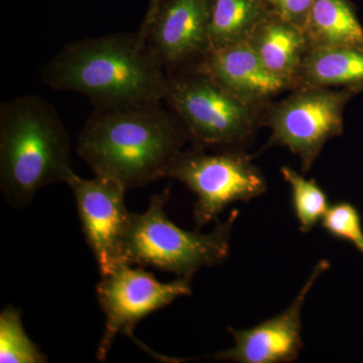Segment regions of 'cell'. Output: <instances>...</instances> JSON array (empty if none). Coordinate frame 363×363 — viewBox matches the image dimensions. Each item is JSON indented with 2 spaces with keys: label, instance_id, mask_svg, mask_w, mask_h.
<instances>
[{
  "label": "cell",
  "instance_id": "6da1fadb",
  "mask_svg": "<svg viewBox=\"0 0 363 363\" xmlns=\"http://www.w3.org/2000/svg\"><path fill=\"white\" fill-rule=\"evenodd\" d=\"M188 143L162 100L94 108L77 140V152L95 175L126 190L166 178Z\"/></svg>",
  "mask_w": 363,
  "mask_h": 363
},
{
  "label": "cell",
  "instance_id": "7a4b0ae2",
  "mask_svg": "<svg viewBox=\"0 0 363 363\" xmlns=\"http://www.w3.org/2000/svg\"><path fill=\"white\" fill-rule=\"evenodd\" d=\"M167 77L138 30L74 40L40 70L43 84L83 95L94 108L162 100Z\"/></svg>",
  "mask_w": 363,
  "mask_h": 363
},
{
  "label": "cell",
  "instance_id": "3957f363",
  "mask_svg": "<svg viewBox=\"0 0 363 363\" xmlns=\"http://www.w3.org/2000/svg\"><path fill=\"white\" fill-rule=\"evenodd\" d=\"M72 172L70 135L50 102L25 95L0 104V189L11 207L26 209Z\"/></svg>",
  "mask_w": 363,
  "mask_h": 363
},
{
  "label": "cell",
  "instance_id": "277c9868",
  "mask_svg": "<svg viewBox=\"0 0 363 363\" xmlns=\"http://www.w3.org/2000/svg\"><path fill=\"white\" fill-rule=\"evenodd\" d=\"M162 102L191 147L210 150H245L269 107L241 99L194 68L168 75Z\"/></svg>",
  "mask_w": 363,
  "mask_h": 363
},
{
  "label": "cell",
  "instance_id": "5b68a950",
  "mask_svg": "<svg viewBox=\"0 0 363 363\" xmlns=\"http://www.w3.org/2000/svg\"><path fill=\"white\" fill-rule=\"evenodd\" d=\"M169 189L150 198L143 213H131L124 242L128 264L152 267L175 274L178 278H193L201 267L223 264L230 250L231 233L240 212L234 209L228 218L217 222L211 233L188 231L169 220L164 211Z\"/></svg>",
  "mask_w": 363,
  "mask_h": 363
},
{
  "label": "cell",
  "instance_id": "8992f818",
  "mask_svg": "<svg viewBox=\"0 0 363 363\" xmlns=\"http://www.w3.org/2000/svg\"><path fill=\"white\" fill-rule=\"evenodd\" d=\"M166 178L194 193L196 229L218 219L229 205L264 195L267 183L245 150H210L190 147L172 162Z\"/></svg>",
  "mask_w": 363,
  "mask_h": 363
},
{
  "label": "cell",
  "instance_id": "52a82bcc",
  "mask_svg": "<svg viewBox=\"0 0 363 363\" xmlns=\"http://www.w3.org/2000/svg\"><path fill=\"white\" fill-rule=\"evenodd\" d=\"M357 87H298L281 101L269 105L264 125L271 130L266 147H286L298 156L301 169L312 168L327 142L340 136L344 128V111Z\"/></svg>",
  "mask_w": 363,
  "mask_h": 363
},
{
  "label": "cell",
  "instance_id": "ba28073f",
  "mask_svg": "<svg viewBox=\"0 0 363 363\" xmlns=\"http://www.w3.org/2000/svg\"><path fill=\"white\" fill-rule=\"evenodd\" d=\"M191 281L192 278H178L161 283L152 272L131 264H123L102 277L96 286V297L106 320L104 336L98 344V362L106 359L117 334H125L136 341L133 329L143 318L172 304L176 298L190 296Z\"/></svg>",
  "mask_w": 363,
  "mask_h": 363
},
{
  "label": "cell",
  "instance_id": "9c48e42d",
  "mask_svg": "<svg viewBox=\"0 0 363 363\" xmlns=\"http://www.w3.org/2000/svg\"><path fill=\"white\" fill-rule=\"evenodd\" d=\"M215 0H150L138 32L167 76L194 68L208 52Z\"/></svg>",
  "mask_w": 363,
  "mask_h": 363
},
{
  "label": "cell",
  "instance_id": "30bf717a",
  "mask_svg": "<svg viewBox=\"0 0 363 363\" xmlns=\"http://www.w3.org/2000/svg\"><path fill=\"white\" fill-rule=\"evenodd\" d=\"M66 184L75 196L85 240L99 267L101 277L128 264L124 242L131 212L124 202L126 189L119 182L95 175L83 179L72 172Z\"/></svg>",
  "mask_w": 363,
  "mask_h": 363
},
{
  "label": "cell",
  "instance_id": "8fae6325",
  "mask_svg": "<svg viewBox=\"0 0 363 363\" xmlns=\"http://www.w3.org/2000/svg\"><path fill=\"white\" fill-rule=\"evenodd\" d=\"M330 262L321 259L312 269L292 304L277 316L269 318L252 328L227 330L234 338L230 350L218 351L208 358L236 363H291L296 362L304 348L302 339V310L308 294Z\"/></svg>",
  "mask_w": 363,
  "mask_h": 363
},
{
  "label": "cell",
  "instance_id": "7c38bea8",
  "mask_svg": "<svg viewBox=\"0 0 363 363\" xmlns=\"http://www.w3.org/2000/svg\"><path fill=\"white\" fill-rule=\"evenodd\" d=\"M194 69L241 99L262 106H269L272 98L294 89L267 70L247 43L209 52Z\"/></svg>",
  "mask_w": 363,
  "mask_h": 363
},
{
  "label": "cell",
  "instance_id": "4fadbf2b",
  "mask_svg": "<svg viewBox=\"0 0 363 363\" xmlns=\"http://www.w3.org/2000/svg\"><path fill=\"white\" fill-rule=\"evenodd\" d=\"M247 44L267 70L297 88L298 72L309 52L301 28L272 13L255 28Z\"/></svg>",
  "mask_w": 363,
  "mask_h": 363
},
{
  "label": "cell",
  "instance_id": "5bb4252c",
  "mask_svg": "<svg viewBox=\"0 0 363 363\" xmlns=\"http://www.w3.org/2000/svg\"><path fill=\"white\" fill-rule=\"evenodd\" d=\"M310 50L363 49V28L350 0H315L303 28Z\"/></svg>",
  "mask_w": 363,
  "mask_h": 363
},
{
  "label": "cell",
  "instance_id": "9a60e30c",
  "mask_svg": "<svg viewBox=\"0 0 363 363\" xmlns=\"http://www.w3.org/2000/svg\"><path fill=\"white\" fill-rule=\"evenodd\" d=\"M363 86V49L352 47L310 50L298 72L297 88Z\"/></svg>",
  "mask_w": 363,
  "mask_h": 363
},
{
  "label": "cell",
  "instance_id": "2e32d148",
  "mask_svg": "<svg viewBox=\"0 0 363 363\" xmlns=\"http://www.w3.org/2000/svg\"><path fill=\"white\" fill-rule=\"evenodd\" d=\"M271 13L266 0H215L209 33L211 51L245 44Z\"/></svg>",
  "mask_w": 363,
  "mask_h": 363
},
{
  "label": "cell",
  "instance_id": "e0dca14e",
  "mask_svg": "<svg viewBox=\"0 0 363 363\" xmlns=\"http://www.w3.org/2000/svg\"><path fill=\"white\" fill-rule=\"evenodd\" d=\"M284 180L290 185L294 214L301 233H308L321 223L328 211V196L313 179H306L288 166L281 168Z\"/></svg>",
  "mask_w": 363,
  "mask_h": 363
},
{
  "label": "cell",
  "instance_id": "ac0fdd59",
  "mask_svg": "<svg viewBox=\"0 0 363 363\" xmlns=\"http://www.w3.org/2000/svg\"><path fill=\"white\" fill-rule=\"evenodd\" d=\"M47 357L28 338L21 310L9 305L0 314V362L44 363Z\"/></svg>",
  "mask_w": 363,
  "mask_h": 363
},
{
  "label": "cell",
  "instance_id": "d6986e66",
  "mask_svg": "<svg viewBox=\"0 0 363 363\" xmlns=\"http://www.w3.org/2000/svg\"><path fill=\"white\" fill-rule=\"evenodd\" d=\"M320 224L332 238L347 241L363 255L362 218L354 205L345 201L331 204Z\"/></svg>",
  "mask_w": 363,
  "mask_h": 363
},
{
  "label": "cell",
  "instance_id": "ffe728a7",
  "mask_svg": "<svg viewBox=\"0 0 363 363\" xmlns=\"http://www.w3.org/2000/svg\"><path fill=\"white\" fill-rule=\"evenodd\" d=\"M272 13L303 30L315 0H266Z\"/></svg>",
  "mask_w": 363,
  "mask_h": 363
}]
</instances>
